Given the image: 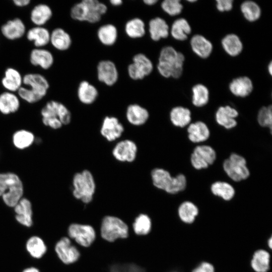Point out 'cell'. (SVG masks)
Listing matches in <instances>:
<instances>
[{
  "instance_id": "cell-1",
  "label": "cell",
  "mask_w": 272,
  "mask_h": 272,
  "mask_svg": "<svg viewBox=\"0 0 272 272\" xmlns=\"http://www.w3.org/2000/svg\"><path fill=\"white\" fill-rule=\"evenodd\" d=\"M49 86V82L43 75L28 73L23 76V85L17 92L18 96L28 103H35L46 95Z\"/></svg>"
},
{
  "instance_id": "cell-2",
  "label": "cell",
  "mask_w": 272,
  "mask_h": 272,
  "mask_svg": "<svg viewBox=\"0 0 272 272\" xmlns=\"http://www.w3.org/2000/svg\"><path fill=\"white\" fill-rule=\"evenodd\" d=\"M185 61L184 54L171 46L163 47L160 50L157 69L165 78H179L183 73Z\"/></svg>"
},
{
  "instance_id": "cell-3",
  "label": "cell",
  "mask_w": 272,
  "mask_h": 272,
  "mask_svg": "<svg viewBox=\"0 0 272 272\" xmlns=\"http://www.w3.org/2000/svg\"><path fill=\"white\" fill-rule=\"evenodd\" d=\"M107 11V7L98 0H83L75 4L71 8L72 19L91 24L99 22Z\"/></svg>"
},
{
  "instance_id": "cell-4",
  "label": "cell",
  "mask_w": 272,
  "mask_h": 272,
  "mask_svg": "<svg viewBox=\"0 0 272 272\" xmlns=\"http://www.w3.org/2000/svg\"><path fill=\"white\" fill-rule=\"evenodd\" d=\"M40 114L43 124L53 129L69 124L72 119L71 111L60 102L49 100L41 108Z\"/></svg>"
},
{
  "instance_id": "cell-5",
  "label": "cell",
  "mask_w": 272,
  "mask_h": 272,
  "mask_svg": "<svg viewBox=\"0 0 272 272\" xmlns=\"http://www.w3.org/2000/svg\"><path fill=\"white\" fill-rule=\"evenodd\" d=\"M23 182L17 174L0 173V197L6 205L14 208L23 197Z\"/></svg>"
},
{
  "instance_id": "cell-6",
  "label": "cell",
  "mask_w": 272,
  "mask_h": 272,
  "mask_svg": "<svg viewBox=\"0 0 272 272\" xmlns=\"http://www.w3.org/2000/svg\"><path fill=\"white\" fill-rule=\"evenodd\" d=\"M154 186L170 194H176L183 191L187 185L186 177L179 174L175 177L171 175L166 170L156 168L151 172Z\"/></svg>"
},
{
  "instance_id": "cell-7",
  "label": "cell",
  "mask_w": 272,
  "mask_h": 272,
  "mask_svg": "<svg viewBox=\"0 0 272 272\" xmlns=\"http://www.w3.org/2000/svg\"><path fill=\"white\" fill-rule=\"evenodd\" d=\"M72 185V193L75 198L85 203H89L92 200L96 185L91 171L85 169L75 173Z\"/></svg>"
},
{
  "instance_id": "cell-8",
  "label": "cell",
  "mask_w": 272,
  "mask_h": 272,
  "mask_svg": "<svg viewBox=\"0 0 272 272\" xmlns=\"http://www.w3.org/2000/svg\"><path fill=\"white\" fill-rule=\"evenodd\" d=\"M100 231L102 237L109 242L125 238L128 235L127 225L119 218L111 216L103 218Z\"/></svg>"
},
{
  "instance_id": "cell-9",
  "label": "cell",
  "mask_w": 272,
  "mask_h": 272,
  "mask_svg": "<svg viewBox=\"0 0 272 272\" xmlns=\"http://www.w3.org/2000/svg\"><path fill=\"white\" fill-rule=\"evenodd\" d=\"M223 167L226 174L234 181L246 179L250 175L245 159L236 153L231 154L224 161Z\"/></svg>"
},
{
  "instance_id": "cell-10",
  "label": "cell",
  "mask_w": 272,
  "mask_h": 272,
  "mask_svg": "<svg viewBox=\"0 0 272 272\" xmlns=\"http://www.w3.org/2000/svg\"><path fill=\"white\" fill-rule=\"evenodd\" d=\"M154 65L152 60L145 54L138 53L132 58V62L127 66L129 77L134 81L141 80L150 75Z\"/></svg>"
},
{
  "instance_id": "cell-11",
  "label": "cell",
  "mask_w": 272,
  "mask_h": 272,
  "mask_svg": "<svg viewBox=\"0 0 272 272\" xmlns=\"http://www.w3.org/2000/svg\"><path fill=\"white\" fill-rule=\"evenodd\" d=\"M216 159L215 150L208 145L197 146L193 150L190 162L194 168L197 170L207 168Z\"/></svg>"
},
{
  "instance_id": "cell-12",
  "label": "cell",
  "mask_w": 272,
  "mask_h": 272,
  "mask_svg": "<svg viewBox=\"0 0 272 272\" xmlns=\"http://www.w3.org/2000/svg\"><path fill=\"white\" fill-rule=\"evenodd\" d=\"M68 234L77 243L85 247L90 246L96 238L95 230L88 225L72 224L68 228Z\"/></svg>"
},
{
  "instance_id": "cell-13",
  "label": "cell",
  "mask_w": 272,
  "mask_h": 272,
  "mask_svg": "<svg viewBox=\"0 0 272 272\" xmlns=\"http://www.w3.org/2000/svg\"><path fill=\"white\" fill-rule=\"evenodd\" d=\"M138 147L134 142L125 139L119 141L112 151L113 157L120 162L131 163L137 157Z\"/></svg>"
},
{
  "instance_id": "cell-14",
  "label": "cell",
  "mask_w": 272,
  "mask_h": 272,
  "mask_svg": "<svg viewBox=\"0 0 272 272\" xmlns=\"http://www.w3.org/2000/svg\"><path fill=\"white\" fill-rule=\"evenodd\" d=\"M97 77L99 81L107 86H112L117 82L119 74L116 64L110 60L100 61L97 65Z\"/></svg>"
},
{
  "instance_id": "cell-15",
  "label": "cell",
  "mask_w": 272,
  "mask_h": 272,
  "mask_svg": "<svg viewBox=\"0 0 272 272\" xmlns=\"http://www.w3.org/2000/svg\"><path fill=\"white\" fill-rule=\"evenodd\" d=\"M124 130L123 124L117 117L106 116L103 119L100 132L106 140L111 142L120 138Z\"/></svg>"
},
{
  "instance_id": "cell-16",
  "label": "cell",
  "mask_w": 272,
  "mask_h": 272,
  "mask_svg": "<svg viewBox=\"0 0 272 272\" xmlns=\"http://www.w3.org/2000/svg\"><path fill=\"white\" fill-rule=\"evenodd\" d=\"M55 251L60 260L66 264L77 261L80 253L67 237L61 238L55 244Z\"/></svg>"
},
{
  "instance_id": "cell-17",
  "label": "cell",
  "mask_w": 272,
  "mask_h": 272,
  "mask_svg": "<svg viewBox=\"0 0 272 272\" xmlns=\"http://www.w3.org/2000/svg\"><path fill=\"white\" fill-rule=\"evenodd\" d=\"M3 36L9 40H16L21 38L26 34L25 23L19 18H15L7 21L0 28Z\"/></svg>"
},
{
  "instance_id": "cell-18",
  "label": "cell",
  "mask_w": 272,
  "mask_h": 272,
  "mask_svg": "<svg viewBox=\"0 0 272 272\" xmlns=\"http://www.w3.org/2000/svg\"><path fill=\"white\" fill-rule=\"evenodd\" d=\"M29 61L32 65L47 70L53 65L54 59L49 50L44 48H35L30 53Z\"/></svg>"
},
{
  "instance_id": "cell-19",
  "label": "cell",
  "mask_w": 272,
  "mask_h": 272,
  "mask_svg": "<svg viewBox=\"0 0 272 272\" xmlns=\"http://www.w3.org/2000/svg\"><path fill=\"white\" fill-rule=\"evenodd\" d=\"M238 115V111L230 106H220L216 112V121L219 125L225 128L232 129L237 124L236 118Z\"/></svg>"
},
{
  "instance_id": "cell-20",
  "label": "cell",
  "mask_w": 272,
  "mask_h": 272,
  "mask_svg": "<svg viewBox=\"0 0 272 272\" xmlns=\"http://www.w3.org/2000/svg\"><path fill=\"white\" fill-rule=\"evenodd\" d=\"M149 116L148 110L138 104H129L126 109V120L130 124L134 126L144 125L147 122Z\"/></svg>"
},
{
  "instance_id": "cell-21",
  "label": "cell",
  "mask_w": 272,
  "mask_h": 272,
  "mask_svg": "<svg viewBox=\"0 0 272 272\" xmlns=\"http://www.w3.org/2000/svg\"><path fill=\"white\" fill-rule=\"evenodd\" d=\"M2 86L7 91L18 92L23 85V76L20 72L12 67H7L1 80Z\"/></svg>"
},
{
  "instance_id": "cell-22",
  "label": "cell",
  "mask_w": 272,
  "mask_h": 272,
  "mask_svg": "<svg viewBox=\"0 0 272 272\" xmlns=\"http://www.w3.org/2000/svg\"><path fill=\"white\" fill-rule=\"evenodd\" d=\"M230 92L235 96L244 98L253 90L252 80L247 76H240L233 79L229 85Z\"/></svg>"
},
{
  "instance_id": "cell-23",
  "label": "cell",
  "mask_w": 272,
  "mask_h": 272,
  "mask_svg": "<svg viewBox=\"0 0 272 272\" xmlns=\"http://www.w3.org/2000/svg\"><path fill=\"white\" fill-rule=\"evenodd\" d=\"M148 31L150 37L153 41H159L169 36L170 28L164 19L156 17L149 21Z\"/></svg>"
},
{
  "instance_id": "cell-24",
  "label": "cell",
  "mask_w": 272,
  "mask_h": 272,
  "mask_svg": "<svg viewBox=\"0 0 272 272\" xmlns=\"http://www.w3.org/2000/svg\"><path fill=\"white\" fill-rule=\"evenodd\" d=\"M14 208L17 221L24 226L31 227L33 223L31 201L23 197Z\"/></svg>"
},
{
  "instance_id": "cell-25",
  "label": "cell",
  "mask_w": 272,
  "mask_h": 272,
  "mask_svg": "<svg viewBox=\"0 0 272 272\" xmlns=\"http://www.w3.org/2000/svg\"><path fill=\"white\" fill-rule=\"evenodd\" d=\"M190 45L192 51L202 59L208 58L213 50L212 42L200 34L192 36L190 40Z\"/></svg>"
},
{
  "instance_id": "cell-26",
  "label": "cell",
  "mask_w": 272,
  "mask_h": 272,
  "mask_svg": "<svg viewBox=\"0 0 272 272\" xmlns=\"http://www.w3.org/2000/svg\"><path fill=\"white\" fill-rule=\"evenodd\" d=\"M27 40L32 42L35 48H43L50 43V31L44 26H34L26 33Z\"/></svg>"
},
{
  "instance_id": "cell-27",
  "label": "cell",
  "mask_w": 272,
  "mask_h": 272,
  "mask_svg": "<svg viewBox=\"0 0 272 272\" xmlns=\"http://www.w3.org/2000/svg\"><path fill=\"white\" fill-rule=\"evenodd\" d=\"M50 43L56 50L63 51L71 47L72 39L71 35L65 30L57 27L50 32Z\"/></svg>"
},
{
  "instance_id": "cell-28",
  "label": "cell",
  "mask_w": 272,
  "mask_h": 272,
  "mask_svg": "<svg viewBox=\"0 0 272 272\" xmlns=\"http://www.w3.org/2000/svg\"><path fill=\"white\" fill-rule=\"evenodd\" d=\"M53 12L48 5L40 3L35 5L30 13V19L35 26H44L52 18Z\"/></svg>"
},
{
  "instance_id": "cell-29",
  "label": "cell",
  "mask_w": 272,
  "mask_h": 272,
  "mask_svg": "<svg viewBox=\"0 0 272 272\" xmlns=\"http://www.w3.org/2000/svg\"><path fill=\"white\" fill-rule=\"evenodd\" d=\"M20 106L19 97L15 93L6 91L0 94V112L3 114L14 113Z\"/></svg>"
},
{
  "instance_id": "cell-30",
  "label": "cell",
  "mask_w": 272,
  "mask_h": 272,
  "mask_svg": "<svg viewBox=\"0 0 272 272\" xmlns=\"http://www.w3.org/2000/svg\"><path fill=\"white\" fill-rule=\"evenodd\" d=\"M77 93L79 101L85 105H91L94 103L99 94L97 88L85 80L79 83Z\"/></svg>"
},
{
  "instance_id": "cell-31",
  "label": "cell",
  "mask_w": 272,
  "mask_h": 272,
  "mask_svg": "<svg viewBox=\"0 0 272 272\" xmlns=\"http://www.w3.org/2000/svg\"><path fill=\"white\" fill-rule=\"evenodd\" d=\"M187 132L189 140L194 143L205 142L209 138L210 135L208 126L201 121L190 123L188 126Z\"/></svg>"
},
{
  "instance_id": "cell-32",
  "label": "cell",
  "mask_w": 272,
  "mask_h": 272,
  "mask_svg": "<svg viewBox=\"0 0 272 272\" xmlns=\"http://www.w3.org/2000/svg\"><path fill=\"white\" fill-rule=\"evenodd\" d=\"M221 45L225 52L232 57L239 55L243 49L241 40L234 33L225 35L221 40Z\"/></svg>"
},
{
  "instance_id": "cell-33",
  "label": "cell",
  "mask_w": 272,
  "mask_h": 272,
  "mask_svg": "<svg viewBox=\"0 0 272 272\" xmlns=\"http://www.w3.org/2000/svg\"><path fill=\"white\" fill-rule=\"evenodd\" d=\"M97 37L102 44L106 46H111L113 45L117 40V29L112 24H105L98 28Z\"/></svg>"
},
{
  "instance_id": "cell-34",
  "label": "cell",
  "mask_w": 272,
  "mask_h": 272,
  "mask_svg": "<svg viewBox=\"0 0 272 272\" xmlns=\"http://www.w3.org/2000/svg\"><path fill=\"white\" fill-rule=\"evenodd\" d=\"M270 256L264 249L256 250L252 255L250 266L255 272H267L270 267Z\"/></svg>"
},
{
  "instance_id": "cell-35",
  "label": "cell",
  "mask_w": 272,
  "mask_h": 272,
  "mask_svg": "<svg viewBox=\"0 0 272 272\" xmlns=\"http://www.w3.org/2000/svg\"><path fill=\"white\" fill-rule=\"evenodd\" d=\"M191 32V27L189 23L183 18L176 19L170 28V34L177 41H185Z\"/></svg>"
},
{
  "instance_id": "cell-36",
  "label": "cell",
  "mask_w": 272,
  "mask_h": 272,
  "mask_svg": "<svg viewBox=\"0 0 272 272\" xmlns=\"http://www.w3.org/2000/svg\"><path fill=\"white\" fill-rule=\"evenodd\" d=\"M171 123L175 126L183 127L189 124L191 120V111L183 106L172 108L169 113Z\"/></svg>"
},
{
  "instance_id": "cell-37",
  "label": "cell",
  "mask_w": 272,
  "mask_h": 272,
  "mask_svg": "<svg viewBox=\"0 0 272 272\" xmlns=\"http://www.w3.org/2000/svg\"><path fill=\"white\" fill-rule=\"evenodd\" d=\"M126 35L131 39H139L144 37L146 33L144 21L135 17L128 20L124 25Z\"/></svg>"
},
{
  "instance_id": "cell-38",
  "label": "cell",
  "mask_w": 272,
  "mask_h": 272,
  "mask_svg": "<svg viewBox=\"0 0 272 272\" xmlns=\"http://www.w3.org/2000/svg\"><path fill=\"white\" fill-rule=\"evenodd\" d=\"M198 213L197 207L190 201H183L178 209V215L180 220L186 224L193 223Z\"/></svg>"
},
{
  "instance_id": "cell-39",
  "label": "cell",
  "mask_w": 272,
  "mask_h": 272,
  "mask_svg": "<svg viewBox=\"0 0 272 272\" xmlns=\"http://www.w3.org/2000/svg\"><path fill=\"white\" fill-rule=\"evenodd\" d=\"M35 135L33 132L23 129L15 131L12 136L13 145L19 150L30 147L35 142Z\"/></svg>"
},
{
  "instance_id": "cell-40",
  "label": "cell",
  "mask_w": 272,
  "mask_h": 272,
  "mask_svg": "<svg viewBox=\"0 0 272 272\" xmlns=\"http://www.w3.org/2000/svg\"><path fill=\"white\" fill-rule=\"evenodd\" d=\"M240 8L244 18L249 22H255L261 17V8L258 4L253 1H244Z\"/></svg>"
},
{
  "instance_id": "cell-41",
  "label": "cell",
  "mask_w": 272,
  "mask_h": 272,
  "mask_svg": "<svg viewBox=\"0 0 272 272\" xmlns=\"http://www.w3.org/2000/svg\"><path fill=\"white\" fill-rule=\"evenodd\" d=\"M27 251L35 258H41L47 251L46 246L39 237L34 236L29 238L26 244Z\"/></svg>"
},
{
  "instance_id": "cell-42",
  "label": "cell",
  "mask_w": 272,
  "mask_h": 272,
  "mask_svg": "<svg viewBox=\"0 0 272 272\" xmlns=\"http://www.w3.org/2000/svg\"><path fill=\"white\" fill-rule=\"evenodd\" d=\"M192 103L197 107L207 105L209 101L210 92L208 88L203 84H197L192 88Z\"/></svg>"
},
{
  "instance_id": "cell-43",
  "label": "cell",
  "mask_w": 272,
  "mask_h": 272,
  "mask_svg": "<svg viewBox=\"0 0 272 272\" xmlns=\"http://www.w3.org/2000/svg\"><path fill=\"white\" fill-rule=\"evenodd\" d=\"M212 193L226 201L232 199L234 196L235 191L234 187L229 183L224 181H216L211 186Z\"/></svg>"
},
{
  "instance_id": "cell-44",
  "label": "cell",
  "mask_w": 272,
  "mask_h": 272,
  "mask_svg": "<svg viewBox=\"0 0 272 272\" xmlns=\"http://www.w3.org/2000/svg\"><path fill=\"white\" fill-rule=\"evenodd\" d=\"M132 226L137 235H147L151 230V220L147 215L141 214L135 218Z\"/></svg>"
},
{
  "instance_id": "cell-45",
  "label": "cell",
  "mask_w": 272,
  "mask_h": 272,
  "mask_svg": "<svg viewBox=\"0 0 272 272\" xmlns=\"http://www.w3.org/2000/svg\"><path fill=\"white\" fill-rule=\"evenodd\" d=\"M161 8L168 15L175 16L181 14L183 6L180 0H164L161 3Z\"/></svg>"
},
{
  "instance_id": "cell-46",
  "label": "cell",
  "mask_w": 272,
  "mask_h": 272,
  "mask_svg": "<svg viewBox=\"0 0 272 272\" xmlns=\"http://www.w3.org/2000/svg\"><path fill=\"white\" fill-rule=\"evenodd\" d=\"M258 124L262 127H268L271 132L272 107L271 105L262 107L258 111L257 117Z\"/></svg>"
},
{
  "instance_id": "cell-47",
  "label": "cell",
  "mask_w": 272,
  "mask_h": 272,
  "mask_svg": "<svg viewBox=\"0 0 272 272\" xmlns=\"http://www.w3.org/2000/svg\"><path fill=\"white\" fill-rule=\"evenodd\" d=\"M233 0H216V8L220 12H229L233 7Z\"/></svg>"
},
{
  "instance_id": "cell-48",
  "label": "cell",
  "mask_w": 272,
  "mask_h": 272,
  "mask_svg": "<svg viewBox=\"0 0 272 272\" xmlns=\"http://www.w3.org/2000/svg\"><path fill=\"white\" fill-rule=\"evenodd\" d=\"M191 272H215V269L212 263L203 261L195 267Z\"/></svg>"
},
{
  "instance_id": "cell-49",
  "label": "cell",
  "mask_w": 272,
  "mask_h": 272,
  "mask_svg": "<svg viewBox=\"0 0 272 272\" xmlns=\"http://www.w3.org/2000/svg\"><path fill=\"white\" fill-rule=\"evenodd\" d=\"M13 4L20 8H23L28 6L31 3L30 0H13Z\"/></svg>"
},
{
  "instance_id": "cell-50",
  "label": "cell",
  "mask_w": 272,
  "mask_h": 272,
  "mask_svg": "<svg viewBox=\"0 0 272 272\" xmlns=\"http://www.w3.org/2000/svg\"><path fill=\"white\" fill-rule=\"evenodd\" d=\"M109 3L113 7H119L122 5L123 2L121 0H110Z\"/></svg>"
},
{
  "instance_id": "cell-51",
  "label": "cell",
  "mask_w": 272,
  "mask_h": 272,
  "mask_svg": "<svg viewBox=\"0 0 272 272\" xmlns=\"http://www.w3.org/2000/svg\"><path fill=\"white\" fill-rule=\"evenodd\" d=\"M143 2L146 5L152 6L156 5L158 2V0H144Z\"/></svg>"
},
{
  "instance_id": "cell-52",
  "label": "cell",
  "mask_w": 272,
  "mask_h": 272,
  "mask_svg": "<svg viewBox=\"0 0 272 272\" xmlns=\"http://www.w3.org/2000/svg\"><path fill=\"white\" fill-rule=\"evenodd\" d=\"M22 272H40V271L35 267H29L24 269Z\"/></svg>"
},
{
  "instance_id": "cell-53",
  "label": "cell",
  "mask_w": 272,
  "mask_h": 272,
  "mask_svg": "<svg viewBox=\"0 0 272 272\" xmlns=\"http://www.w3.org/2000/svg\"><path fill=\"white\" fill-rule=\"evenodd\" d=\"M267 71L270 76L272 75V62L270 61L267 66Z\"/></svg>"
},
{
  "instance_id": "cell-54",
  "label": "cell",
  "mask_w": 272,
  "mask_h": 272,
  "mask_svg": "<svg viewBox=\"0 0 272 272\" xmlns=\"http://www.w3.org/2000/svg\"><path fill=\"white\" fill-rule=\"evenodd\" d=\"M267 245L269 247L270 249L272 247V238L271 237H270L268 239L267 241Z\"/></svg>"
},
{
  "instance_id": "cell-55",
  "label": "cell",
  "mask_w": 272,
  "mask_h": 272,
  "mask_svg": "<svg viewBox=\"0 0 272 272\" xmlns=\"http://www.w3.org/2000/svg\"><path fill=\"white\" fill-rule=\"evenodd\" d=\"M188 2H190V3H194V2H196V1H194H194H188Z\"/></svg>"
}]
</instances>
